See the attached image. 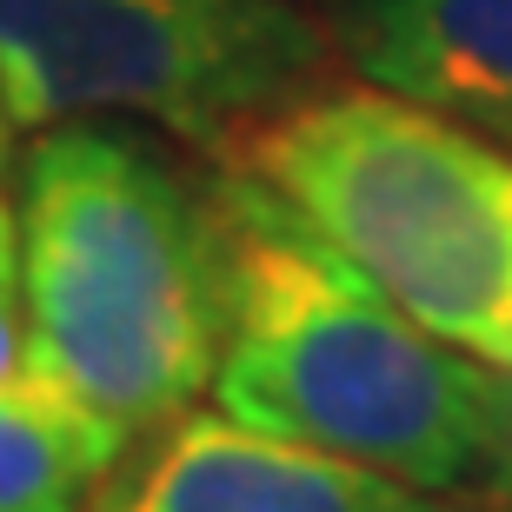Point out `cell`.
Masks as SVG:
<instances>
[{"label": "cell", "instance_id": "7", "mask_svg": "<svg viewBox=\"0 0 512 512\" xmlns=\"http://www.w3.org/2000/svg\"><path fill=\"white\" fill-rule=\"evenodd\" d=\"M133 433L60 386L0 393V512H94Z\"/></svg>", "mask_w": 512, "mask_h": 512}, {"label": "cell", "instance_id": "2", "mask_svg": "<svg viewBox=\"0 0 512 512\" xmlns=\"http://www.w3.org/2000/svg\"><path fill=\"white\" fill-rule=\"evenodd\" d=\"M20 280L40 380L153 433L213 393L233 326L220 187L114 120L40 127L20 160Z\"/></svg>", "mask_w": 512, "mask_h": 512}, {"label": "cell", "instance_id": "5", "mask_svg": "<svg viewBox=\"0 0 512 512\" xmlns=\"http://www.w3.org/2000/svg\"><path fill=\"white\" fill-rule=\"evenodd\" d=\"M94 512H499L479 499L419 493L373 466L253 433L227 413H180L153 453L114 473Z\"/></svg>", "mask_w": 512, "mask_h": 512}, {"label": "cell", "instance_id": "6", "mask_svg": "<svg viewBox=\"0 0 512 512\" xmlns=\"http://www.w3.org/2000/svg\"><path fill=\"white\" fill-rule=\"evenodd\" d=\"M320 20L360 80L512 153V0H326Z\"/></svg>", "mask_w": 512, "mask_h": 512}, {"label": "cell", "instance_id": "10", "mask_svg": "<svg viewBox=\"0 0 512 512\" xmlns=\"http://www.w3.org/2000/svg\"><path fill=\"white\" fill-rule=\"evenodd\" d=\"M7 127H14V120H7V107H0V160H7Z\"/></svg>", "mask_w": 512, "mask_h": 512}, {"label": "cell", "instance_id": "11", "mask_svg": "<svg viewBox=\"0 0 512 512\" xmlns=\"http://www.w3.org/2000/svg\"><path fill=\"white\" fill-rule=\"evenodd\" d=\"M499 512H512V506H499Z\"/></svg>", "mask_w": 512, "mask_h": 512}, {"label": "cell", "instance_id": "9", "mask_svg": "<svg viewBox=\"0 0 512 512\" xmlns=\"http://www.w3.org/2000/svg\"><path fill=\"white\" fill-rule=\"evenodd\" d=\"M506 373V473H499V506H512V366H499Z\"/></svg>", "mask_w": 512, "mask_h": 512}, {"label": "cell", "instance_id": "3", "mask_svg": "<svg viewBox=\"0 0 512 512\" xmlns=\"http://www.w3.org/2000/svg\"><path fill=\"white\" fill-rule=\"evenodd\" d=\"M333 260L426 333L512 366V153L373 80L320 87L233 140Z\"/></svg>", "mask_w": 512, "mask_h": 512}, {"label": "cell", "instance_id": "8", "mask_svg": "<svg viewBox=\"0 0 512 512\" xmlns=\"http://www.w3.org/2000/svg\"><path fill=\"white\" fill-rule=\"evenodd\" d=\"M47 386L34 360V320H27V280H20V227L0 200V393Z\"/></svg>", "mask_w": 512, "mask_h": 512}, {"label": "cell", "instance_id": "1", "mask_svg": "<svg viewBox=\"0 0 512 512\" xmlns=\"http://www.w3.org/2000/svg\"><path fill=\"white\" fill-rule=\"evenodd\" d=\"M213 187L233 240L220 413L419 493L499 506L506 373L399 313L240 167Z\"/></svg>", "mask_w": 512, "mask_h": 512}, {"label": "cell", "instance_id": "4", "mask_svg": "<svg viewBox=\"0 0 512 512\" xmlns=\"http://www.w3.org/2000/svg\"><path fill=\"white\" fill-rule=\"evenodd\" d=\"M333 34L300 0H0V107L27 133L153 120L227 153L320 94Z\"/></svg>", "mask_w": 512, "mask_h": 512}]
</instances>
